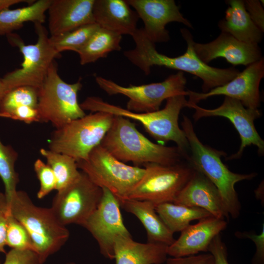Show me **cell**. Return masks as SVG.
<instances>
[{"label": "cell", "instance_id": "cell-35", "mask_svg": "<svg viewBox=\"0 0 264 264\" xmlns=\"http://www.w3.org/2000/svg\"><path fill=\"white\" fill-rule=\"evenodd\" d=\"M2 264H43L37 254L31 250L11 249L6 253Z\"/></svg>", "mask_w": 264, "mask_h": 264}, {"label": "cell", "instance_id": "cell-15", "mask_svg": "<svg viewBox=\"0 0 264 264\" xmlns=\"http://www.w3.org/2000/svg\"><path fill=\"white\" fill-rule=\"evenodd\" d=\"M264 77V60L248 65L242 72L226 84L215 88L206 93L188 90V104H197L210 97L223 95L240 101L247 108L258 109L261 98L259 86Z\"/></svg>", "mask_w": 264, "mask_h": 264}, {"label": "cell", "instance_id": "cell-30", "mask_svg": "<svg viewBox=\"0 0 264 264\" xmlns=\"http://www.w3.org/2000/svg\"><path fill=\"white\" fill-rule=\"evenodd\" d=\"M18 158L17 152L10 145H4L0 140V178L4 185V195L7 201L17 192L19 182L15 165Z\"/></svg>", "mask_w": 264, "mask_h": 264}, {"label": "cell", "instance_id": "cell-32", "mask_svg": "<svg viewBox=\"0 0 264 264\" xmlns=\"http://www.w3.org/2000/svg\"><path fill=\"white\" fill-rule=\"evenodd\" d=\"M6 245L14 249L34 251L32 242L28 232L12 215L9 209L7 216Z\"/></svg>", "mask_w": 264, "mask_h": 264}, {"label": "cell", "instance_id": "cell-4", "mask_svg": "<svg viewBox=\"0 0 264 264\" xmlns=\"http://www.w3.org/2000/svg\"><path fill=\"white\" fill-rule=\"evenodd\" d=\"M187 104L186 96L176 95L167 99L166 105L162 110L141 113L132 112L110 104L97 96H88L80 105L84 111L105 112L138 121L156 140L175 142L185 159H187L189 145L185 134L180 128L178 122L180 111L186 107Z\"/></svg>", "mask_w": 264, "mask_h": 264}, {"label": "cell", "instance_id": "cell-22", "mask_svg": "<svg viewBox=\"0 0 264 264\" xmlns=\"http://www.w3.org/2000/svg\"><path fill=\"white\" fill-rule=\"evenodd\" d=\"M168 246L155 243H141L131 236L120 235L114 242L115 264H162L167 259Z\"/></svg>", "mask_w": 264, "mask_h": 264}, {"label": "cell", "instance_id": "cell-16", "mask_svg": "<svg viewBox=\"0 0 264 264\" xmlns=\"http://www.w3.org/2000/svg\"><path fill=\"white\" fill-rule=\"evenodd\" d=\"M133 7L144 24L143 28L147 38L154 44L170 40L166 25L169 22L182 23L192 28L191 22L184 17L174 0H126Z\"/></svg>", "mask_w": 264, "mask_h": 264}, {"label": "cell", "instance_id": "cell-14", "mask_svg": "<svg viewBox=\"0 0 264 264\" xmlns=\"http://www.w3.org/2000/svg\"><path fill=\"white\" fill-rule=\"evenodd\" d=\"M102 190L99 204L82 226L87 229L97 241L101 254L106 258L112 260L114 259L116 238L120 235H131L124 224L118 200L107 188Z\"/></svg>", "mask_w": 264, "mask_h": 264}, {"label": "cell", "instance_id": "cell-27", "mask_svg": "<svg viewBox=\"0 0 264 264\" xmlns=\"http://www.w3.org/2000/svg\"><path fill=\"white\" fill-rule=\"evenodd\" d=\"M122 35L99 27L77 52L82 65L106 57L113 51L121 49Z\"/></svg>", "mask_w": 264, "mask_h": 264}, {"label": "cell", "instance_id": "cell-34", "mask_svg": "<svg viewBox=\"0 0 264 264\" xmlns=\"http://www.w3.org/2000/svg\"><path fill=\"white\" fill-rule=\"evenodd\" d=\"M235 235L238 239H248L256 245V252L252 259V264H264V223L260 234L254 231H237Z\"/></svg>", "mask_w": 264, "mask_h": 264}, {"label": "cell", "instance_id": "cell-43", "mask_svg": "<svg viewBox=\"0 0 264 264\" xmlns=\"http://www.w3.org/2000/svg\"></svg>", "mask_w": 264, "mask_h": 264}, {"label": "cell", "instance_id": "cell-29", "mask_svg": "<svg viewBox=\"0 0 264 264\" xmlns=\"http://www.w3.org/2000/svg\"><path fill=\"white\" fill-rule=\"evenodd\" d=\"M99 27L96 23L86 24L60 35L50 36L49 41L60 53L66 50L77 53Z\"/></svg>", "mask_w": 264, "mask_h": 264}, {"label": "cell", "instance_id": "cell-2", "mask_svg": "<svg viewBox=\"0 0 264 264\" xmlns=\"http://www.w3.org/2000/svg\"><path fill=\"white\" fill-rule=\"evenodd\" d=\"M100 145L119 161L131 162L138 167L148 163L172 165L185 160L176 146L152 142L130 119L120 116L114 115L112 125Z\"/></svg>", "mask_w": 264, "mask_h": 264}, {"label": "cell", "instance_id": "cell-13", "mask_svg": "<svg viewBox=\"0 0 264 264\" xmlns=\"http://www.w3.org/2000/svg\"><path fill=\"white\" fill-rule=\"evenodd\" d=\"M186 107L195 110V121L203 117L220 116L226 118L232 123L239 134L241 144L238 152L226 160L240 158L244 149L251 145L257 147L259 155L264 154V141L254 125V121L261 116L258 109L245 108L240 101L226 96L222 104L214 109H206L194 104H187Z\"/></svg>", "mask_w": 264, "mask_h": 264}, {"label": "cell", "instance_id": "cell-3", "mask_svg": "<svg viewBox=\"0 0 264 264\" xmlns=\"http://www.w3.org/2000/svg\"><path fill=\"white\" fill-rule=\"evenodd\" d=\"M181 125L189 145L187 161L194 170L202 174L216 187L229 216L234 219L238 218L242 207L235 189V184L242 180H251L257 174L232 172L221 160V157L226 156V153L203 144L187 116L183 115Z\"/></svg>", "mask_w": 264, "mask_h": 264}, {"label": "cell", "instance_id": "cell-28", "mask_svg": "<svg viewBox=\"0 0 264 264\" xmlns=\"http://www.w3.org/2000/svg\"><path fill=\"white\" fill-rule=\"evenodd\" d=\"M41 155L53 171L56 179L58 191L63 189L76 181L81 175L76 160L71 157L50 150L42 148Z\"/></svg>", "mask_w": 264, "mask_h": 264}, {"label": "cell", "instance_id": "cell-9", "mask_svg": "<svg viewBox=\"0 0 264 264\" xmlns=\"http://www.w3.org/2000/svg\"><path fill=\"white\" fill-rule=\"evenodd\" d=\"M78 168L96 185L111 192L118 201L128 195L142 178L145 168L131 166L117 159L101 145L94 148Z\"/></svg>", "mask_w": 264, "mask_h": 264}, {"label": "cell", "instance_id": "cell-31", "mask_svg": "<svg viewBox=\"0 0 264 264\" xmlns=\"http://www.w3.org/2000/svg\"><path fill=\"white\" fill-rule=\"evenodd\" d=\"M38 90L30 86H21L7 92L0 103V117L5 115L14 109L23 106L37 108Z\"/></svg>", "mask_w": 264, "mask_h": 264}, {"label": "cell", "instance_id": "cell-24", "mask_svg": "<svg viewBox=\"0 0 264 264\" xmlns=\"http://www.w3.org/2000/svg\"><path fill=\"white\" fill-rule=\"evenodd\" d=\"M224 19L218 26L222 32L228 33L237 40L247 44H258L263 33L255 24L246 11L244 1L229 0Z\"/></svg>", "mask_w": 264, "mask_h": 264}, {"label": "cell", "instance_id": "cell-42", "mask_svg": "<svg viewBox=\"0 0 264 264\" xmlns=\"http://www.w3.org/2000/svg\"><path fill=\"white\" fill-rule=\"evenodd\" d=\"M6 93V90L5 86L2 81L1 79L0 78V103Z\"/></svg>", "mask_w": 264, "mask_h": 264}, {"label": "cell", "instance_id": "cell-7", "mask_svg": "<svg viewBox=\"0 0 264 264\" xmlns=\"http://www.w3.org/2000/svg\"><path fill=\"white\" fill-rule=\"evenodd\" d=\"M113 118L112 114L98 111L74 120L53 132L48 140L49 150L67 155L76 162L85 160L100 145Z\"/></svg>", "mask_w": 264, "mask_h": 264}, {"label": "cell", "instance_id": "cell-20", "mask_svg": "<svg viewBox=\"0 0 264 264\" xmlns=\"http://www.w3.org/2000/svg\"><path fill=\"white\" fill-rule=\"evenodd\" d=\"M94 1V0H51L47 10L50 36L95 23L92 13Z\"/></svg>", "mask_w": 264, "mask_h": 264}, {"label": "cell", "instance_id": "cell-39", "mask_svg": "<svg viewBox=\"0 0 264 264\" xmlns=\"http://www.w3.org/2000/svg\"><path fill=\"white\" fill-rule=\"evenodd\" d=\"M208 252L214 259L215 264H229L227 258V250L220 234L215 237L211 242Z\"/></svg>", "mask_w": 264, "mask_h": 264}, {"label": "cell", "instance_id": "cell-10", "mask_svg": "<svg viewBox=\"0 0 264 264\" xmlns=\"http://www.w3.org/2000/svg\"><path fill=\"white\" fill-rule=\"evenodd\" d=\"M95 81L109 95H123L129 98L126 109L134 112H150L159 110L163 101L180 95H187L186 78L183 72L172 74L163 81L139 86L123 87L102 76Z\"/></svg>", "mask_w": 264, "mask_h": 264}, {"label": "cell", "instance_id": "cell-33", "mask_svg": "<svg viewBox=\"0 0 264 264\" xmlns=\"http://www.w3.org/2000/svg\"><path fill=\"white\" fill-rule=\"evenodd\" d=\"M34 170L40 181L37 197L42 199L56 189V179L51 168L40 159L34 163Z\"/></svg>", "mask_w": 264, "mask_h": 264}, {"label": "cell", "instance_id": "cell-17", "mask_svg": "<svg viewBox=\"0 0 264 264\" xmlns=\"http://www.w3.org/2000/svg\"><path fill=\"white\" fill-rule=\"evenodd\" d=\"M198 58L207 64L218 58H223L233 66L248 65L262 58L258 44H247L222 32L214 40L206 44L194 43Z\"/></svg>", "mask_w": 264, "mask_h": 264}, {"label": "cell", "instance_id": "cell-40", "mask_svg": "<svg viewBox=\"0 0 264 264\" xmlns=\"http://www.w3.org/2000/svg\"><path fill=\"white\" fill-rule=\"evenodd\" d=\"M8 204L4 193L0 192V252L6 253V236Z\"/></svg>", "mask_w": 264, "mask_h": 264}, {"label": "cell", "instance_id": "cell-38", "mask_svg": "<svg viewBox=\"0 0 264 264\" xmlns=\"http://www.w3.org/2000/svg\"><path fill=\"white\" fill-rule=\"evenodd\" d=\"M166 264H215L213 255L210 253L198 254L180 257L167 258Z\"/></svg>", "mask_w": 264, "mask_h": 264}, {"label": "cell", "instance_id": "cell-25", "mask_svg": "<svg viewBox=\"0 0 264 264\" xmlns=\"http://www.w3.org/2000/svg\"><path fill=\"white\" fill-rule=\"evenodd\" d=\"M51 1V0H35L25 7L1 11L0 12V35L13 33L14 30L21 28L26 22L43 24L45 22V13Z\"/></svg>", "mask_w": 264, "mask_h": 264}, {"label": "cell", "instance_id": "cell-11", "mask_svg": "<svg viewBox=\"0 0 264 264\" xmlns=\"http://www.w3.org/2000/svg\"><path fill=\"white\" fill-rule=\"evenodd\" d=\"M143 166L144 176L127 199L148 201L155 205L174 202L194 171L187 161L172 165L148 163Z\"/></svg>", "mask_w": 264, "mask_h": 264}, {"label": "cell", "instance_id": "cell-19", "mask_svg": "<svg viewBox=\"0 0 264 264\" xmlns=\"http://www.w3.org/2000/svg\"><path fill=\"white\" fill-rule=\"evenodd\" d=\"M174 202L202 208L219 219L228 220L230 217L218 189L205 176L195 170Z\"/></svg>", "mask_w": 264, "mask_h": 264}, {"label": "cell", "instance_id": "cell-37", "mask_svg": "<svg viewBox=\"0 0 264 264\" xmlns=\"http://www.w3.org/2000/svg\"><path fill=\"white\" fill-rule=\"evenodd\" d=\"M244 6L251 19L263 33L264 31V6L259 0H246L244 1Z\"/></svg>", "mask_w": 264, "mask_h": 264}, {"label": "cell", "instance_id": "cell-26", "mask_svg": "<svg viewBox=\"0 0 264 264\" xmlns=\"http://www.w3.org/2000/svg\"><path fill=\"white\" fill-rule=\"evenodd\" d=\"M156 212L165 225L174 234L186 228L192 221L213 216L200 208L174 202H164L155 205Z\"/></svg>", "mask_w": 264, "mask_h": 264}, {"label": "cell", "instance_id": "cell-18", "mask_svg": "<svg viewBox=\"0 0 264 264\" xmlns=\"http://www.w3.org/2000/svg\"><path fill=\"white\" fill-rule=\"evenodd\" d=\"M227 223L226 220L210 216L189 225L168 246V255L180 257L207 252L212 240L226 229Z\"/></svg>", "mask_w": 264, "mask_h": 264}, {"label": "cell", "instance_id": "cell-8", "mask_svg": "<svg viewBox=\"0 0 264 264\" xmlns=\"http://www.w3.org/2000/svg\"><path fill=\"white\" fill-rule=\"evenodd\" d=\"M82 88L80 79L73 84L65 82L53 61L38 90L36 108L40 122H50L57 129L86 115L78 100V93Z\"/></svg>", "mask_w": 264, "mask_h": 264}, {"label": "cell", "instance_id": "cell-5", "mask_svg": "<svg viewBox=\"0 0 264 264\" xmlns=\"http://www.w3.org/2000/svg\"><path fill=\"white\" fill-rule=\"evenodd\" d=\"M7 201L12 215L28 232L43 264L68 240V230L59 223L50 208L36 206L25 192L17 191Z\"/></svg>", "mask_w": 264, "mask_h": 264}, {"label": "cell", "instance_id": "cell-36", "mask_svg": "<svg viewBox=\"0 0 264 264\" xmlns=\"http://www.w3.org/2000/svg\"><path fill=\"white\" fill-rule=\"evenodd\" d=\"M5 118L22 121L27 124L40 122L37 108L23 106L7 113Z\"/></svg>", "mask_w": 264, "mask_h": 264}, {"label": "cell", "instance_id": "cell-23", "mask_svg": "<svg viewBox=\"0 0 264 264\" xmlns=\"http://www.w3.org/2000/svg\"><path fill=\"white\" fill-rule=\"evenodd\" d=\"M126 211L134 215L144 227L147 242L169 246L175 240L171 232L160 218L155 205L145 200L125 199L119 201Z\"/></svg>", "mask_w": 264, "mask_h": 264}, {"label": "cell", "instance_id": "cell-21", "mask_svg": "<svg viewBox=\"0 0 264 264\" xmlns=\"http://www.w3.org/2000/svg\"><path fill=\"white\" fill-rule=\"evenodd\" d=\"M92 13L100 27L121 35H132L136 30L139 17L126 0H94Z\"/></svg>", "mask_w": 264, "mask_h": 264}, {"label": "cell", "instance_id": "cell-12", "mask_svg": "<svg viewBox=\"0 0 264 264\" xmlns=\"http://www.w3.org/2000/svg\"><path fill=\"white\" fill-rule=\"evenodd\" d=\"M103 195L102 188L81 172L74 182L57 191L50 207L62 225H82L96 210Z\"/></svg>", "mask_w": 264, "mask_h": 264}, {"label": "cell", "instance_id": "cell-41", "mask_svg": "<svg viewBox=\"0 0 264 264\" xmlns=\"http://www.w3.org/2000/svg\"><path fill=\"white\" fill-rule=\"evenodd\" d=\"M35 0H0V12L9 9L13 5L21 3L27 2L28 4H32Z\"/></svg>", "mask_w": 264, "mask_h": 264}, {"label": "cell", "instance_id": "cell-6", "mask_svg": "<svg viewBox=\"0 0 264 264\" xmlns=\"http://www.w3.org/2000/svg\"><path fill=\"white\" fill-rule=\"evenodd\" d=\"M37 40L35 44H26L18 34L6 35L8 43L19 48L23 56L21 67L6 74L2 81L6 92L21 86H30L39 89L49 68L56 58L61 57L51 44L48 32L42 23H34Z\"/></svg>", "mask_w": 264, "mask_h": 264}, {"label": "cell", "instance_id": "cell-1", "mask_svg": "<svg viewBox=\"0 0 264 264\" xmlns=\"http://www.w3.org/2000/svg\"><path fill=\"white\" fill-rule=\"evenodd\" d=\"M180 32L187 43L186 51L180 56L172 57L158 52L155 44L147 38L143 28H137L131 35L135 47L124 52V55L147 75L150 73L151 68L154 66L194 75L203 82V93L226 84L239 74L240 71L234 67L219 68L204 63L195 51V42L191 32L186 28L181 29Z\"/></svg>", "mask_w": 264, "mask_h": 264}]
</instances>
